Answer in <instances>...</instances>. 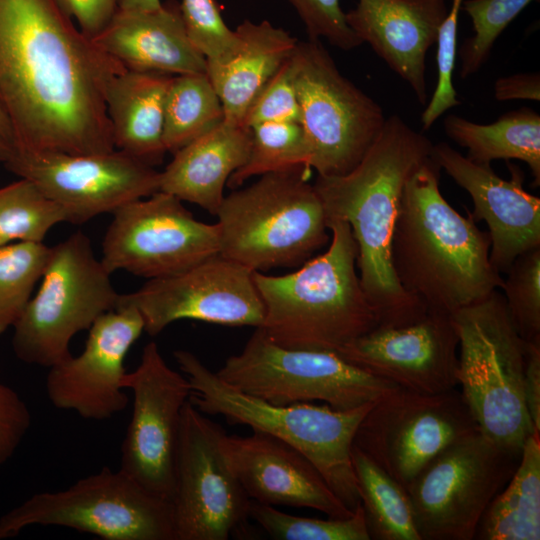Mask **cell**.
<instances>
[{"mask_svg": "<svg viewBox=\"0 0 540 540\" xmlns=\"http://www.w3.org/2000/svg\"><path fill=\"white\" fill-rule=\"evenodd\" d=\"M125 69L56 0H0V102L14 130L11 151L115 150L105 94Z\"/></svg>", "mask_w": 540, "mask_h": 540, "instance_id": "1", "label": "cell"}, {"mask_svg": "<svg viewBox=\"0 0 540 540\" xmlns=\"http://www.w3.org/2000/svg\"><path fill=\"white\" fill-rule=\"evenodd\" d=\"M432 147L424 134L391 115L352 170L339 176L318 175L313 183L327 221L342 220L351 228L360 282L379 325L408 324L427 312L398 282L391 241L404 186L431 157Z\"/></svg>", "mask_w": 540, "mask_h": 540, "instance_id": "2", "label": "cell"}, {"mask_svg": "<svg viewBox=\"0 0 540 540\" xmlns=\"http://www.w3.org/2000/svg\"><path fill=\"white\" fill-rule=\"evenodd\" d=\"M430 157L404 186L391 241V262L402 288L427 311L451 315L502 288L489 258L491 240L439 188Z\"/></svg>", "mask_w": 540, "mask_h": 540, "instance_id": "3", "label": "cell"}, {"mask_svg": "<svg viewBox=\"0 0 540 540\" xmlns=\"http://www.w3.org/2000/svg\"><path fill=\"white\" fill-rule=\"evenodd\" d=\"M328 249L284 275L254 271L265 310L261 327L276 344L337 352L380 322L361 285L349 224L328 220Z\"/></svg>", "mask_w": 540, "mask_h": 540, "instance_id": "4", "label": "cell"}, {"mask_svg": "<svg viewBox=\"0 0 540 540\" xmlns=\"http://www.w3.org/2000/svg\"><path fill=\"white\" fill-rule=\"evenodd\" d=\"M173 355L191 385L189 401L199 411L221 415L231 425L248 426L296 448L349 510L357 508L352 447L358 425L376 400L349 410L311 403L274 405L232 387L188 350Z\"/></svg>", "mask_w": 540, "mask_h": 540, "instance_id": "5", "label": "cell"}, {"mask_svg": "<svg viewBox=\"0 0 540 540\" xmlns=\"http://www.w3.org/2000/svg\"><path fill=\"white\" fill-rule=\"evenodd\" d=\"M299 165L266 173L225 196L217 212L219 254L251 271L300 267L330 242L323 204Z\"/></svg>", "mask_w": 540, "mask_h": 540, "instance_id": "6", "label": "cell"}, {"mask_svg": "<svg viewBox=\"0 0 540 540\" xmlns=\"http://www.w3.org/2000/svg\"><path fill=\"white\" fill-rule=\"evenodd\" d=\"M459 339L457 381L479 431L521 450L533 433L523 392L526 341L499 290L451 314Z\"/></svg>", "mask_w": 540, "mask_h": 540, "instance_id": "7", "label": "cell"}, {"mask_svg": "<svg viewBox=\"0 0 540 540\" xmlns=\"http://www.w3.org/2000/svg\"><path fill=\"white\" fill-rule=\"evenodd\" d=\"M110 276L84 233L50 246L38 289L13 326L17 358L50 368L70 357L73 337L118 305Z\"/></svg>", "mask_w": 540, "mask_h": 540, "instance_id": "8", "label": "cell"}, {"mask_svg": "<svg viewBox=\"0 0 540 540\" xmlns=\"http://www.w3.org/2000/svg\"><path fill=\"white\" fill-rule=\"evenodd\" d=\"M34 525L73 529L104 540H174L171 502L109 467L68 488L33 494L3 514L0 540Z\"/></svg>", "mask_w": 540, "mask_h": 540, "instance_id": "9", "label": "cell"}, {"mask_svg": "<svg viewBox=\"0 0 540 540\" xmlns=\"http://www.w3.org/2000/svg\"><path fill=\"white\" fill-rule=\"evenodd\" d=\"M216 374L241 392L274 405L319 400L337 410L354 409L397 388L336 352L282 347L261 327Z\"/></svg>", "mask_w": 540, "mask_h": 540, "instance_id": "10", "label": "cell"}, {"mask_svg": "<svg viewBox=\"0 0 540 540\" xmlns=\"http://www.w3.org/2000/svg\"><path fill=\"white\" fill-rule=\"evenodd\" d=\"M291 63L311 169L319 176L348 173L382 130L383 109L341 74L320 40L298 41Z\"/></svg>", "mask_w": 540, "mask_h": 540, "instance_id": "11", "label": "cell"}, {"mask_svg": "<svg viewBox=\"0 0 540 540\" xmlns=\"http://www.w3.org/2000/svg\"><path fill=\"white\" fill-rule=\"evenodd\" d=\"M521 451L500 447L477 431L435 456L406 487L421 540H473Z\"/></svg>", "mask_w": 540, "mask_h": 540, "instance_id": "12", "label": "cell"}, {"mask_svg": "<svg viewBox=\"0 0 540 540\" xmlns=\"http://www.w3.org/2000/svg\"><path fill=\"white\" fill-rule=\"evenodd\" d=\"M225 430L188 401L171 499L174 540H227L247 532L251 499L221 447Z\"/></svg>", "mask_w": 540, "mask_h": 540, "instance_id": "13", "label": "cell"}, {"mask_svg": "<svg viewBox=\"0 0 540 540\" xmlns=\"http://www.w3.org/2000/svg\"><path fill=\"white\" fill-rule=\"evenodd\" d=\"M477 431L456 388L423 394L397 387L372 404L353 445L406 488L441 451Z\"/></svg>", "mask_w": 540, "mask_h": 540, "instance_id": "14", "label": "cell"}, {"mask_svg": "<svg viewBox=\"0 0 540 540\" xmlns=\"http://www.w3.org/2000/svg\"><path fill=\"white\" fill-rule=\"evenodd\" d=\"M112 214L100 258L111 274L126 271L156 279L219 254L217 223L195 219L172 194L159 190Z\"/></svg>", "mask_w": 540, "mask_h": 540, "instance_id": "15", "label": "cell"}, {"mask_svg": "<svg viewBox=\"0 0 540 540\" xmlns=\"http://www.w3.org/2000/svg\"><path fill=\"white\" fill-rule=\"evenodd\" d=\"M123 385L133 394L132 413L121 445L120 470L152 494L171 502L182 411L192 388L149 342Z\"/></svg>", "mask_w": 540, "mask_h": 540, "instance_id": "16", "label": "cell"}, {"mask_svg": "<svg viewBox=\"0 0 540 540\" xmlns=\"http://www.w3.org/2000/svg\"><path fill=\"white\" fill-rule=\"evenodd\" d=\"M3 164L59 204L72 224L113 213L160 187V172L117 150L96 154L11 151Z\"/></svg>", "mask_w": 540, "mask_h": 540, "instance_id": "17", "label": "cell"}, {"mask_svg": "<svg viewBox=\"0 0 540 540\" xmlns=\"http://www.w3.org/2000/svg\"><path fill=\"white\" fill-rule=\"evenodd\" d=\"M118 305L135 307L150 336L184 319L254 328L262 327L265 319L253 271L220 254L181 272L150 279L139 289L120 294Z\"/></svg>", "mask_w": 540, "mask_h": 540, "instance_id": "18", "label": "cell"}, {"mask_svg": "<svg viewBox=\"0 0 540 540\" xmlns=\"http://www.w3.org/2000/svg\"><path fill=\"white\" fill-rule=\"evenodd\" d=\"M88 330L80 354L48 368L45 388L55 408L73 411L87 420L103 421L128 406L123 385L125 360L144 331V321L135 307L118 305Z\"/></svg>", "mask_w": 540, "mask_h": 540, "instance_id": "19", "label": "cell"}, {"mask_svg": "<svg viewBox=\"0 0 540 540\" xmlns=\"http://www.w3.org/2000/svg\"><path fill=\"white\" fill-rule=\"evenodd\" d=\"M458 347L451 315L427 311L408 324L378 325L336 353L397 387L438 394L458 386Z\"/></svg>", "mask_w": 540, "mask_h": 540, "instance_id": "20", "label": "cell"}, {"mask_svg": "<svg viewBox=\"0 0 540 540\" xmlns=\"http://www.w3.org/2000/svg\"><path fill=\"white\" fill-rule=\"evenodd\" d=\"M431 158L468 192L475 223L485 221L491 240L490 262L506 273L522 253L540 247V199L523 188L524 174L509 166L511 177H499L490 165L471 161L449 144H433Z\"/></svg>", "mask_w": 540, "mask_h": 540, "instance_id": "21", "label": "cell"}, {"mask_svg": "<svg viewBox=\"0 0 540 540\" xmlns=\"http://www.w3.org/2000/svg\"><path fill=\"white\" fill-rule=\"evenodd\" d=\"M221 447L245 493L255 502L311 508L333 518L354 512L305 455L272 435L259 431L248 436L225 434Z\"/></svg>", "mask_w": 540, "mask_h": 540, "instance_id": "22", "label": "cell"}, {"mask_svg": "<svg viewBox=\"0 0 540 540\" xmlns=\"http://www.w3.org/2000/svg\"><path fill=\"white\" fill-rule=\"evenodd\" d=\"M447 14L445 0H358L345 20L425 104L426 54Z\"/></svg>", "mask_w": 540, "mask_h": 540, "instance_id": "23", "label": "cell"}, {"mask_svg": "<svg viewBox=\"0 0 540 540\" xmlns=\"http://www.w3.org/2000/svg\"><path fill=\"white\" fill-rule=\"evenodd\" d=\"M91 40L129 70L169 75L204 74L207 70L206 59L186 34L175 0L149 11L117 9Z\"/></svg>", "mask_w": 540, "mask_h": 540, "instance_id": "24", "label": "cell"}, {"mask_svg": "<svg viewBox=\"0 0 540 540\" xmlns=\"http://www.w3.org/2000/svg\"><path fill=\"white\" fill-rule=\"evenodd\" d=\"M250 148V128L224 119L173 154L160 172L159 190L216 216L225 197L224 186L245 164Z\"/></svg>", "mask_w": 540, "mask_h": 540, "instance_id": "25", "label": "cell"}, {"mask_svg": "<svg viewBox=\"0 0 540 540\" xmlns=\"http://www.w3.org/2000/svg\"><path fill=\"white\" fill-rule=\"evenodd\" d=\"M172 75L125 69L110 82L106 112L114 149L148 166L162 162L164 105Z\"/></svg>", "mask_w": 540, "mask_h": 540, "instance_id": "26", "label": "cell"}, {"mask_svg": "<svg viewBox=\"0 0 540 540\" xmlns=\"http://www.w3.org/2000/svg\"><path fill=\"white\" fill-rule=\"evenodd\" d=\"M235 30L243 41L242 50L227 63H207L206 74L222 103L224 119L242 124L250 105L291 57L298 40L268 21L244 20Z\"/></svg>", "mask_w": 540, "mask_h": 540, "instance_id": "27", "label": "cell"}, {"mask_svg": "<svg viewBox=\"0 0 540 540\" xmlns=\"http://www.w3.org/2000/svg\"><path fill=\"white\" fill-rule=\"evenodd\" d=\"M446 135L467 149V158L490 165L493 160L517 159L525 162L540 185V116L523 107L501 115L490 124H478L450 114L444 119Z\"/></svg>", "mask_w": 540, "mask_h": 540, "instance_id": "28", "label": "cell"}, {"mask_svg": "<svg viewBox=\"0 0 540 540\" xmlns=\"http://www.w3.org/2000/svg\"><path fill=\"white\" fill-rule=\"evenodd\" d=\"M474 539H540V433L524 442L515 472L485 510Z\"/></svg>", "mask_w": 540, "mask_h": 540, "instance_id": "29", "label": "cell"}, {"mask_svg": "<svg viewBox=\"0 0 540 540\" xmlns=\"http://www.w3.org/2000/svg\"><path fill=\"white\" fill-rule=\"evenodd\" d=\"M352 464L370 539L421 540L406 488L354 445Z\"/></svg>", "mask_w": 540, "mask_h": 540, "instance_id": "30", "label": "cell"}, {"mask_svg": "<svg viewBox=\"0 0 540 540\" xmlns=\"http://www.w3.org/2000/svg\"><path fill=\"white\" fill-rule=\"evenodd\" d=\"M223 120L222 103L206 73L172 76L164 105L167 152L174 154Z\"/></svg>", "mask_w": 540, "mask_h": 540, "instance_id": "31", "label": "cell"}, {"mask_svg": "<svg viewBox=\"0 0 540 540\" xmlns=\"http://www.w3.org/2000/svg\"><path fill=\"white\" fill-rule=\"evenodd\" d=\"M63 222V208L33 182L20 178L0 188V246L43 242L50 229Z\"/></svg>", "mask_w": 540, "mask_h": 540, "instance_id": "32", "label": "cell"}, {"mask_svg": "<svg viewBox=\"0 0 540 540\" xmlns=\"http://www.w3.org/2000/svg\"><path fill=\"white\" fill-rule=\"evenodd\" d=\"M251 148L247 161L231 174L227 186L236 189L253 176L305 165L310 148L300 122H264L250 128Z\"/></svg>", "mask_w": 540, "mask_h": 540, "instance_id": "33", "label": "cell"}, {"mask_svg": "<svg viewBox=\"0 0 540 540\" xmlns=\"http://www.w3.org/2000/svg\"><path fill=\"white\" fill-rule=\"evenodd\" d=\"M50 254L43 242L0 246V335L13 327L30 301Z\"/></svg>", "mask_w": 540, "mask_h": 540, "instance_id": "34", "label": "cell"}, {"mask_svg": "<svg viewBox=\"0 0 540 540\" xmlns=\"http://www.w3.org/2000/svg\"><path fill=\"white\" fill-rule=\"evenodd\" d=\"M250 518L278 540H370L364 511L359 504L346 518L301 517L251 500Z\"/></svg>", "mask_w": 540, "mask_h": 540, "instance_id": "35", "label": "cell"}, {"mask_svg": "<svg viewBox=\"0 0 540 540\" xmlns=\"http://www.w3.org/2000/svg\"><path fill=\"white\" fill-rule=\"evenodd\" d=\"M533 0H463V9L471 19L474 35L460 47V77L476 73L487 61L491 49L506 27Z\"/></svg>", "mask_w": 540, "mask_h": 540, "instance_id": "36", "label": "cell"}, {"mask_svg": "<svg viewBox=\"0 0 540 540\" xmlns=\"http://www.w3.org/2000/svg\"><path fill=\"white\" fill-rule=\"evenodd\" d=\"M503 278L502 295L519 335L540 341V247L520 254Z\"/></svg>", "mask_w": 540, "mask_h": 540, "instance_id": "37", "label": "cell"}, {"mask_svg": "<svg viewBox=\"0 0 540 540\" xmlns=\"http://www.w3.org/2000/svg\"><path fill=\"white\" fill-rule=\"evenodd\" d=\"M179 4L186 34L207 63L224 64L240 53L243 41L224 22L216 0H181Z\"/></svg>", "mask_w": 540, "mask_h": 540, "instance_id": "38", "label": "cell"}, {"mask_svg": "<svg viewBox=\"0 0 540 540\" xmlns=\"http://www.w3.org/2000/svg\"><path fill=\"white\" fill-rule=\"evenodd\" d=\"M463 0H452V5L437 36V85L431 100L421 116L422 127L428 130L450 108L460 104L453 87L452 73L455 64L457 27Z\"/></svg>", "mask_w": 540, "mask_h": 540, "instance_id": "39", "label": "cell"}, {"mask_svg": "<svg viewBox=\"0 0 540 540\" xmlns=\"http://www.w3.org/2000/svg\"><path fill=\"white\" fill-rule=\"evenodd\" d=\"M276 121L300 122L291 57L285 61L250 105L242 124L251 128L260 123Z\"/></svg>", "mask_w": 540, "mask_h": 540, "instance_id": "40", "label": "cell"}, {"mask_svg": "<svg viewBox=\"0 0 540 540\" xmlns=\"http://www.w3.org/2000/svg\"><path fill=\"white\" fill-rule=\"evenodd\" d=\"M304 23L309 39L325 38L339 49L349 51L362 41L348 26L340 0H287Z\"/></svg>", "mask_w": 540, "mask_h": 540, "instance_id": "41", "label": "cell"}, {"mask_svg": "<svg viewBox=\"0 0 540 540\" xmlns=\"http://www.w3.org/2000/svg\"><path fill=\"white\" fill-rule=\"evenodd\" d=\"M32 416L21 396L0 381V465L10 460L29 432Z\"/></svg>", "mask_w": 540, "mask_h": 540, "instance_id": "42", "label": "cell"}, {"mask_svg": "<svg viewBox=\"0 0 540 540\" xmlns=\"http://www.w3.org/2000/svg\"><path fill=\"white\" fill-rule=\"evenodd\" d=\"M88 38L98 35L118 9L117 0H56Z\"/></svg>", "mask_w": 540, "mask_h": 540, "instance_id": "43", "label": "cell"}, {"mask_svg": "<svg viewBox=\"0 0 540 540\" xmlns=\"http://www.w3.org/2000/svg\"><path fill=\"white\" fill-rule=\"evenodd\" d=\"M524 402L536 433H540V341L526 342Z\"/></svg>", "mask_w": 540, "mask_h": 540, "instance_id": "44", "label": "cell"}, {"mask_svg": "<svg viewBox=\"0 0 540 540\" xmlns=\"http://www.w3.org/2000/svg\"><path fill=\"white\" fill-rule=\"evenodd\" d=\"M498 101L540 100V77L538 73H521L499 78L494 85Z\"/></svg>", "mask_w": 540, "mask_h": 540, "instance_id": "45", "label": "cell"}, {"mask_svg": "<svg viewBox=\"0 0 540 540\" xmlns=\"http://www.w3.org/2000/svg\"><path fill=\"white\" fill-rule=\"evenodd\" d=\"M0 144L5 147L8 152L15 147V135L12 123L0 102ZM9 154V153H8Z\"/></svg>", "mask_w": 540, "mask_h": 540, "instance_id": "46", "label": "cell"}, {"mask_svg": "<svg viewBox=\"0 0 540 540\" xmlns=\"http://www.w3.org/2000/svg\"><path fill=\"white\" fill-rule=\"evenodd\" d=\"M119 10L124 11H149L158 9L161 0H117Z\"/></svg>", "mask_w": 540, "mask_h": 540, "instance_id": "47", "label": "cell"}, {"mask_svg": "<svg viewBox=\"0 0 540 540\" xmlns=\"http://www.w3.org/2000/svg\"><path fill=\"white\" fill-rule=\"evenodd\" d=\"M8 150L0 144V162L4 163L8 157Z\"/></svg>", "mask_w": 540, "mask_h": 540, "instance_id": "48", "label": "cell"}]
</instances>
